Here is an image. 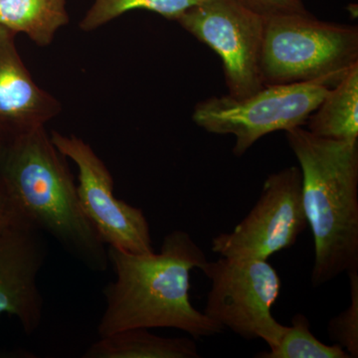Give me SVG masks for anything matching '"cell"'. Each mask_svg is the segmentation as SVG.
<instances>
[{
    "label": "cell",
    "instance_id": "obj_1",
    "mask_svg": "<svg viewBox=\"0 0 358 358\" xmlns=\"http://www.w3.org/2000/svg\"><path fill=\"white\" fill-rule=\"evenodd\" d=\"M108 257L115 278L103 289L99 338L133 327H169L194 339L224 331L190 301V272L208 260L189 233H169L159 253L131 254L108 247Z\"/></svg>",
    "mask_w": 358,
    "mask_h": 358
},
{
    "label": "cell",
    "instance_id": "obj_2",
    "mask_svg": "<svg viewBox=\"0 0 358 358\" xmlns=\"http://www.w3.org/2000/svg\"><path fill=\"white\" fill-rule=\"evenodd\" d=\"M0 178L23 219L92 272L110 267L108 247L83 210L66 157L45 127L6 141Z\"/></svg>",
    "mask_w": 358,
    "mask_h": 358
},
{
    "label": "cell",
    "instance_id": "obj_3",
    "mask_svg": "<svg viewBox=\"0 0 358 358\" xmlns=\"http://www.w3.org/2000/svg\"><path fill=\"white\" fill-rule=\"evenodd\" d=\"M286 136L300 164L315 246L312 284L320 287L358 270V141L327 140L303 127Z\"/></svg>",
    "mask_w": 358,
    "mask_h": 358
},
{
    "label": "cell",
    "instance_id": "obj_4",
    "mask_svg": "<svg viewBox=\"0 0 358 358\" xmlns=\"http://www.w3.org/2000/svg\"><path fill=\"white\" fill-rule=\"evenodd\" d=\"M358 64L357 26L326 22L310 13L266 17L260 71L264 86L336 84Z\"/></svg>",
    "mask_w": 358,
    "mask_h": 358
},
{
    "label": "cell",
    "instance_id": "obj_5",
    "mask_svg": "<svg viewBox=\"0 0 358 358\" xmlns=\"http://www.w3.org/2000/svg\"><path fill=\"white\" fill-rule=\"evenodd\" d=\"M331 87L322 82L265 85L253 95L210 96L194 107L192 120L208 133L235 136L242 157L266 134L303 127Z\"/></svg>",
    "mask_w": 358,
    "mask_h": 358
},
{
    "label": "cell",
    "instance_id": "obj_6",
    "mask_svg": "<svg viewBox=\"0 0 358 358\" xmlns=\"http://www.w3.org/2000/svg\"><path fill=\"white\" fill-rule=\"evenodd\" d=\"M211 282L204 313L246 341L279 343L286 326L272 315L281 279L267 260L220 257L200 268Z\"/></svg>",
    "mask_w": 358,
    "mask_h": 358
},
{
    "label": "cell",
    "instance_id": "obj_7",
    "mask_svg": "<svg viewBox=\"0 0 358 358\" xmlns=\"http://www.w3.org/2000/svg\"><path fill=\"white\" fill-rule=\"evenodd\" d=\"M265 21L244 0H200L176 22L221 58L228 95L245 98L264 87L260 58Z\"/></svg>",
    "mask_w": 358,
    "mask_h": 358
},
{
    "label": "cell",
    "instance_id": "obj_8",
    "mask_svg": "<svg viewBox=\"0 0 358 358\" xmlns=\"http://www.w3.org/2000/svg\"><path fill=\"white\" fill-rule=\"evenodd\" d=\"M308 227L300 167L270 174L253 208L236 227L212 239L220 257L268 260L291 248Z\"/></svg>",
    "mask_w": 358,
    "mask_h": 358
},
{
    "label": "cell",
    "instance_id": "obj_9",
    "mask_svg": "<svg viewBox=\"0 0 358 358\" xmlns=\"http://www.w3.org/2000/svg\"><path fill=\"white\" fill-rule=\"evenodd\" d=\"M50 136L59 152L76 164L78 196L103 243L127 253L155 252L147 216L115 197L112 173L93 148L74 134L54 131Z\"/></svg>",
    "mask_w": 358,
    "mask_h": 358
},
{
    "label": "cell",
    "instance_id": "obj_10",
    "mask_svg": "<svg viewBox=\"0 0 358 358\" xmlns=\"http://www.w3.org/2000/svg\"><path fill=\"white\" fill-rule=\"evenodd\" d=\"M47 257L46 237L32 226L0 233V315L16 317L27 336L36 333L43 320L38 277Z\"/></svg>",
    "mask_w": 358,
    "mask_h": 358
},
{
    "label": "cell",
    "instance_id": "obj_11",
    "mask_svg": "<svg viewBox=\"0 0 358 358\" xmlns=\"http://www.w3.org/2000/svg\"><path fill=\"white\" fill-rule=\"evenodd\" d=\"M14 35L0 26V136L6 141L45 127L61 112L57 99L26 68Z\"/></svg>",
    "mask_w": 358,
    "mask_h": 358
},
{
    "label": "cell",
    "instance_id": "obj_12",
    "mask_svg": "<svg viewBox=\"0 0 358 358\" xmlns=\"http://www.w3.org/2000/svg\"><path fill=\"white\" fill-rule=\"evenodd\" d=\"M83 358H199L194 338H166L150 329L133 327L99 338Z\"/></svg>",
    "mask_w": 358,
    "mask_h": 358
},
{
    "label": "cell",
    "instance_id": "obj_13",
    "mask_svg": "<svg viewBox=\"0 0 358 358\" xmlns=\"http://www.w3.org/2000/svg\"><path fill=\"white\" fill-rule=\"evenodd\" d=\"M306 124L320 138L358 141V64L329 90Z\"/></svg>",
    "mask_w": 358,
    "mask_h": 358
},
{
    "label": "cell",
    "instance_id": "obj_14",
    "mask_svg": "<svg viewBox=\"0 0 358 358\" xmlns=\"http://www.w3.org/2000/svg\"><path fill=\"white\" fill-rule=\"evenodd\" d=\"M69 22L66 0H0V26L27 35L35 44H51Z\"/></svg>",
    "mask_w": 358,
    "mask_h": 358
},
{
    "label": "cell",
    "instance_id": "obj_15",
    "mask_svg": "<svg viewBox=\"0 0 358 358\" xmlns=\"http://www.w3.org/2000/svg\"><path fill=\"white\" fill-rule=\"evenodd\" d=\"M200 0H94L87 11L80 28L84 31H92L110 21L117 20L129 11L148 10L159 14L169 20L178 21L190 7Z\"/></svg>",
    "mask_w": 358,
    "mask_h": 358
},
{
    "label": "cell",
    "instance_id": "obj_16",
    "mask_svg": "<svg viewBox=\"0 0 358 358\" xmlns=\"http://www.w3.org/2000/svg\"><path fill=\"white\" fill-rule=\"evenodd\" d=\"M258 358H350L338 345L322 343L310 331V320L296 313L292 326L286 327L278 345L268 352L257 353Z\"/></svg>",
    "mask_w": 358,
    "mask_h": 358
},
{
    "label": "cell",
    "instance_id": "obj_17",
    "mask_svg": "<svg viewBox=\"0 0 358 358\" xmlns=\"http://www.w3.org/2000/svg\"><path fill=\"white\" fill-rule=\"evenodd\" d=\"M350 282V305L329 320L327 333L350 357H358V270L348 273Z\"/></svg>",
    "mask_w": 358,
    "mask_h": 358
},
{
    "label": "cell",
    "instance_id": "obj_18",
    "mask_svg": "<svg viewBox=\"0 0 358 358\" xmlns=\"http://www.w3.org/2000/svg\"><path fill=\"white\" fill-rule=\"evenodd\" d=\"M252 9L261 15H277L284 13H308L301 0H244Z\"/></svg>",
    "mask_w": 358,
    "mask_h": 358
},
{
    "label": "cell",
    "instance_id": "obj_19",
    "mask_svg": "<svg viewBox=\"0 0 358 358\" xmlns=\"http://www.w3.org/2000/svg\"><path fill=\"white\" fill-rule=\"evenodd\" d=\"M22 224L28 223L16 208L3 181L0 178V233Z\"/></svg>",
    "mask_w": 358,
    "mask_h": 358
},
{
    "label": "cell",
    "instance_id": "obj_20",
    "mask_svg": "<svg viewBox=\"0 0 358 358\" xmlns=\"http://www.w3.org/2000/svg\"><path fill=\"white\" fill-rule=\"evenodd\" d=\"M6 141H4V138L0 136V155H1L2 152H3L4 145H6Z\"/></svg>",
    "mask_w": 358,
    "mask_h": 358
}]
</instances>
